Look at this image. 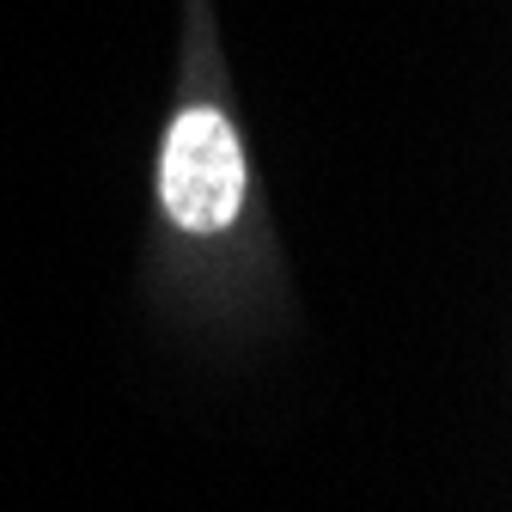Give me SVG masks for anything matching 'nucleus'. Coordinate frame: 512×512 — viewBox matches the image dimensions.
Returning a JSON list of instances; mask_svg holds the SVG:
<instances>
[{"label":"nucleus","instance_id":"f257e3e1","mask_svg":"<svg viewBox=\"0 0 512 512\" xmlns=\"http://www.w3.org/2000/svg\"><path fill=\"white\" fill-rule=\"evenodd\" d=\"M159 196L183 232H226L244 208V147L220 110H183L159 153Z\"/></svg>","mask_w":512,"mask_h":512}]
</instances>
